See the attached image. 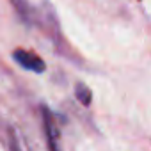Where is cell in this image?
<instances>
[{
    "label": "cell",
    "mask_w": 151,
    "mask_h": 151,
    "mask_svg": "<svg viewBox=\"0 0 151 151\" xmlns=\"http://www.w3.org/2000/svg\"><path fill=\"white\" fill-rule=\"evenodd\" d=\"M13 59H14L22 68H25V69H29V71H34V73H43V71L46 69L45 60H43L41 57H37V55L27 52V50H14Z\"/></svg>",
    "instance_id": "6da1fadb"
},
{
    "label": "cell",
    "mask_w": 151,
    "mask_h": 151,
    "mask_svg": "<svg viewBox=\"0 0 151 151\" xmlns=\"http://www.w3.org/2000/svg\"><path fill=\"white\" fill-rule=\"evenodd\" d=\"M43 110V124H45V135H46V142H48V149L50 151H60L59 146H57V140H59V132H57V126L53 123V117L50 114V110L46 107L41 109Z\"/></svg>",
    "instance_id": "7a4b0ae2"
},
{
    "label": "cell",
    "mask_w": 151,
    "mask_h": 151,
    "mask_svg": "<svg viewBox=\"0 0 151 151\" xmlns=\"http://www.w3.org/2000/svg\"><path fill=\"white\" fill-rule=\"evenodd\" d=\"M75 94H77V98H78V101L82 103V105H91V91L86 87V86H82V84H78L77 86V91H75Z\"/></svg>",
    "instance_id": "3957f363"
},
{
    "label": "cell",
    "mask_w": 151,
    "mask_h": 151,
    "mask_svg": "<svg viewBox=\"0 0 151 151\" xmlns=\"http://www.w3.org/2000/svg\"><path fill=\"white\" fill-rule=\"evenodd\" d=\"M7 151H22L18 137H16L13 128H7Z\"/></svg>",
    "instance_id": "277c9868"
},
{
    "label": "cell",
    "mask_w": 151,
    "mask_h": 151,
    "mask_svg": "<svg viewBox=\"0 0 151 151\" xmlns=\"http://www.w3.org/2000/svg\"><path fill=\"white\" fill-rule=\"evenodd\" d=\"M13 6L18 9L20 16H22L25 22H29V11H27V4H25V0H13Z\"/></svg>",
    "instance_id": "5b68a950"
}]
</instances>
